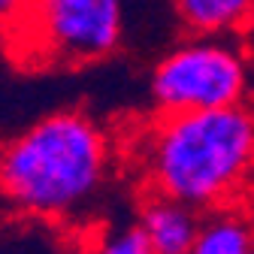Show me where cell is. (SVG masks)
Here are the masks:
<instances>
[{"label": "cell", "instance_id": "cell-1", "mask_svg": "<svg viewBox=\"0 0 254 254\" xmlns=\"http://www.w3.org/2000/svg\"><path fill=\"white\" fill-rule=\"evenodd\" d=\"M112 133L85 109H58L0 142V200L21 221L82 218L109 185Z\"/></svg>", "mask_w": 254, "mask_h": 254}, {"label": "cell", "instance_id": "cell-2", "mask_svg": "<svg viewBox=\"0 0 254 254\" xmlns=\"http://www.w3.org/2000/svg\"><path fill=\"white\" fill-rule=\"evenodd\" d=\"M136 167L151 194L197 212L227 209L254 179L248 103L157 115L136 139Z\"/></svg>", "mask_w": 254, "mask_h": 254}, {"label": "cell", "instance_id": "cell-3", "mask_svg": "<svg viewBox=\"0 0 254 254\" xmlns=\"http://www.w3.org/2000/svg\"><path fill=\"white\" fill-rule=\"evenodd\" d=\"M127 0H24L0 40L24 70H79L127 43Z\"/></svg>", "mask_w": 254, "mask_h": 254}, {"label": "cell", "instance_id": "cell-4", "mask_svg": "<svg viewBox=\"0 0 254 254\" xmlns=\"http://www.w3.org/2000/svg\"><path fill=\"white\" fill-rule=\"evenodd\" d=\"M251 61L254 52L245 40L188 34L154 58L148 73V100L157 115L248 103Z\"/></svg>", "mask_w": 254, "mask_h": 254}, {"label": "cell", "instance_id": "cell-5", "mask_svg": "<svg viewBox=\"0 0 254 254\" xmlns=\"http://www.w3.org/2000/svg\"><path fill=\"white\" fill-rule=\"evenodd\" d=\"M136 221L148 236L154 254H190L203 227V212L161 194H148L139 206Z\"/></svg>", "mask_w": 254, "mask_h": 254}, {"label": "cell", "instance_id": "cell-6", "mask_svg": "<svg viewBox=\"0 0 254 254\" xmlns=\"http://www.w3.org/2000/svg\"><path fill=\"white\" fill-rule=\"evenodd\" d=\"M185 34L197 37H242L254 12V0H170Z\"/></svg>", "mask_w": 254, "mask_h": 254}, {"label": "cell", "instance_id": "cell-7", "mask_svg": "<svg viewBox=\"0 0 254 254\" xmlns=\"http://www.w3.org/2000/svg\"><path fill=\"white\" fill-rule=\"evenodd\" d=\"M190 254H254V224L239 212H206Z\"/></svg>", "mask_w": 254, "mask_h": 254}, {"label": "cell", "instance_id": "cell-8", "mask_svg": "<svg viewBox=\"0 0 254 254\" xmlns=\"http://www.w3.org/2000/svg\"><path fill=\"white\" fill-rule=\"evenodd\" d=\"M85 254H154V248L142 233L139 221H121L103 227L85 245Z\"/></svg>", "mask_w": 254, "mask_h": 254}, {"label": "cell", "instance_id": "cell-9", "mask_svg": "<svg viewBox=\"0 0 254 254\" xmlns=\"http://www.w3.org/2000/svg\"><path fill=\"white\" fill-rule=\"evenodd\" d=\"M27 239V236H24ZM21 236H9L6 242H0V254H30V248H34V239H30V245L24 242Z\"/></svg>", "mask_w": 254, "mask_h": 254}, {"label": "cell", "instance_id": "cell-10", "mask_svg": "<svg viewBox=\"0 0 254 254\" xmlns=\"http://www.w3.org/2000/svg\"><path fill=\"white\" fill-rule=\"evenodd\" d=\"M21 3H24V0H0V27L9 24V18L21 9Z\"/></svg>", "mask_w": 254, "mask_h": 254}, {"label": "cell", "instance_id": "cell-11", "mask_svg": "<svg viewBox=\"0 0 254 254\" xmlns=\"http://www.w3.org/2000/svg\"><path fill=\"white\" fill-rule=\"evenodd\" d=\"M242 40H245V46H248V49L254 52V12H251V18H248V27H245Z\"/></svg>", "mask_w": 254, "mask_h": 254}, {"label": "cell", "instance_id": "cell-12", "mask_svg": "<svg viewBox=\"0 0 254 254\" xmlns=\"http://www.w3.org/2000/svg\"><path fill=\"white\" fill-rule=\"evenodd\" d=\"M248 106L254 112V61H251V88H248Z\"/></svg>", "mask_w": 254, "mask_h": 254}, {"label": "cell", "instance_id": "cell-13", "mask_svg": "<svg viewBox=\"0 0 254 254\" xmlns=\"http://www.w3.org/2000/svg\"><path fill=\"white\" fill-rule=\"evenodd\" d=\"M55 254H85V248H55Z\"/></svg>", "mask_w": 254, "mask_h": 254}]
</instances>
